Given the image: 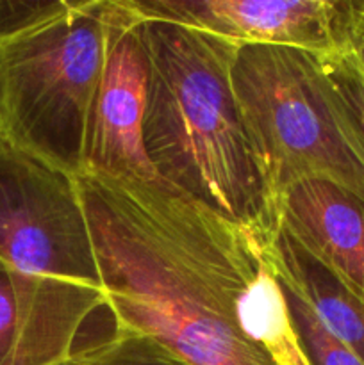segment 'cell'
I'll return each instance as SVG.
<instances>
[{"label":"cell","mask_w":364,"mask_h":365,"mask_svg":"<svg viewBox=\"0 0 364 365\" xmlns=\"http://www.w3.org/2000/svg\"><path fill=\"white\" fill-rule=\"evenodd\" d=\"M74 0H0V41L31 32L71 9Z\"/></svg>","instance_id":"14"},{"label":"cell","mask_w":364,"mask_h":365,"mask_svg":"<svg viewBox=\"0 0 364 365\" xmlns=\"http://www.w3.org/2000/svg\"><path fill=\"white\" fill-rule=\"evenodd\" d=\"M64 365H191L161 344L136 331L114 330L98 342L77 348Z\"/></svg>","instance_id":"11"},{"label":"cell","mask_w":364,"mask_h":365,"mask_svg":"<svg viewBox=\"0 0 364 365\" xmlns=\"http://www.w3.org/2000/svg\"><path fill=\"white\" fill-rule=\"evenodd\" d=\"M114 330L191 365H310L268 241L163 180L77 177Z\"/></svg>","instance_id":"1"},{"label":"cell","mask_w":364,"mask_h":365,"mask_svg":"<svg viewBox=\"0 0 364 365\" xmlns=\"http://www.w3.org/2000/svg\"><path fill=\"white\" fill-rule=\"evenodd\" d=\"M318 57L335 110L364 160V73L348 53Z\"/></svg>","instance_id":"12"},{"label":"cell","mask_w":364,"mask_h":365,"mask_svg":"<svg viewBox=\"0 0 364 365\" xmlns=\"http://www.w3.org/2000/svg\"><path fill=\"white\" fill-rule=\"evenodd\" d=\"M118 2L121 13L93 106L84 173L156 180L143 145L148 64L138 34V20L123 0Z\"/></svg>","instance_id":"7"},{"label":"cell","mask_w":364,"mask_h":365,"mask_svg":"<svg viewBox=\"0 0 364 365\" xmlns=\"http://www.w3.org/2000/svg\"><path fill=\"white\" fill-rule=\"evenodd\" d=\"M284 292L288 296L293 323L310 365H364L350 349H346L338 339L332 337L321 327L313 310L302 299L291 292Z\"/></svg>","instance_id":"13"},{"label":"cell","mask_w":364,"mask_h":365,"mask_svg":"<svg viewBox=\"0 0 364 365\" xmlns=\"http://www.w3.org/2000/svg\"><path fill=\"white\" fill-rule=\"evenodd\" d=\"M138 21H168L239 46L348 52L350 0H123Z\"/></svg>","instance_id":"6"},{"label":"cell","mask_w":364,"mask_h":365,"mask_svg":"<svg viewBox=\"0 0 364 365\" xmlns=\"http://www.w3.org/2000/svg\"><path fill=\"white\" fill-rule=\"evenodd\" d=\"M232 86L271 212L285 189L320 178L364 202V160L328 93L318 53L241 46Z\"/></svg>","instance_id":"4"},{"label":"cell","mask_w":364,"mask_h":365,"mask_svg":"<svg viewBox=\"0 0 364 365\" xmlns=\"http://www.w3.org/2000/svg\"><path fill=\"white\" fill-rule=\"evenodd\" d=\"M0 262L32 280L103 291L77 178L4 145Z\"/></svg>","instance_id":"5"},{"label":"cell","mask_w":364,"mask_h":365,"mask_svg":"<svg viewBox=\"0 0 364 365\" xmlns=\"http://www.w3.org/2000/svg\"><path fill=\"white\" fill-rule=\"evenodd\" d=\"M277 228L364 303V202L332 182L303 178L278 200Z\"/></svg>","instance_id":"9"},{"label":"cell","mask_w":364,"mask_h":365,"mask_svg":"<svg viewBox=\"0 0 364 365\" xmlns=\"http://www.w3.org/2000/svg\"><path fill=\"white\" fill-rule=\"evenodd\" d=\"M0 145H2V143H0Z\"/></svg>","instance_id":"16"},{"label":"cell","mask_w":364,"mask_h":365,"mask_svg":"<svg viewBox=\"0 0 364 365\" xmlns=\"http://www.w3.org/2000/svg\"><path fill=\"white\" fill-rule=\"evenodd\" d=\"M138 34L148 64L143 145L157 178L270 239L277 221L232 86L241 46L168 21H138Z\"/></svg>","instance_id":"2"},{"label":"cell","mask_w":364,"mask_h":365,"mask_svg":"<svg viewBox=\"0 0 364 365\" xmlns=\"http://www.w3.org/2000/svg\"><path fill=\"white\" fill-rule=\"evenodd\" d=\"M348 57L364 73V0H350Z\"/></svg>","instance_id":"15"},{"label":"cell","mask_w":364,"mask_h":365,"mask_svg":"<svg viewBox=\"0 0 364 365\" xmlns=\"http://www.w3.org/2000/svg\"><path fill=\"white\" fill-rule=\"evenodd\" d=\"M268 252L282 289L302 299L321 327L364 364V303L278 228Z\"/></svg>","instance_id":"10"},{"label":"cell","mask_w":364,"mask_h":365,"mask_svg":"<svg viewBox=\"0 0 364 365\" xmlns=\"http://www.w3.org/2000/svg\"><path fill=\"white\" fill-rule=\"evenodd\" d=\"M102 307L100 289L32 280L0 262V365H64Z\"/></svg>","instance_id":"8"},{"label":"cell","mask_w":364,"mask_h":365,"mask_svg":"<svg viewBox=\"0 0 364 365\" xmlns=\"http://www.w3.org/2000/svg\"><path fill=\"white\" fill-rule=\"evenodd\" d=\"M121 7L77 0L31 32L0 41V143L71 177L86 170L96 91Z\"/></svg>","instance_id":"3"}]
</instances>
